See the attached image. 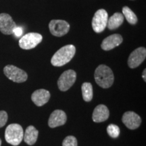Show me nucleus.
<instances>
[{"label": "nucleus", "instance_id": "f257e3e1", "mask_svg": "<svg viewBox=\"0 0 146 146\" xmlns=\"http://www.w3.org/2000/svg\"><path fill=\"white\" fill-rule=\"evenodd\" d=\"M94 77L96 83L104 89L109 88L114 83V76L112 70L104 64L100 65L96 68Z\"/></svg>", "mask_w": 146, "mask_h": 146}, {"label": "nucleus", "instance_id": "f03ea898", "mask_svg": "<svg viewBox=\"0 0 146 146\" xmlns=\"http://www.w3.org/2000/svg\"><path fill=\"white\" fill-rule=\"evenodd\" d=\"M75 53L76 48L74 45H65L55 53L51 59V63L54 66H62L72 59Z\"/></svg>", "mask_w": 146, "mask_h": 146}, {"label": "nucleus", "instance_id": "7ed1b4c3", "mask_svg": "<svg viewBox=\"0 0 146 146\" xmlns=\"http://www.w3.org/2000/svg\"><path fill=\"white\" fill-rule=\"evenodd\" d=\"M24 131L23 127L18 124H11L7 127L5 131V141L11 145L16 146L23 140Z\"/></svg>", "mask_w": 146, "mask_h": 146}, {"label": "nucleus", "instance_id": "20e7f679", "mask_svg": "<svg viewBox=\"0 0 146 146\" xmlns=\"http://www.w3.org/2000/svg\"><path fill=\"white\" fill-rule=\"evenodd\" d=\"M5 75L11 81L16 83H23L27 80V72L13 65H8L3 68Z\"/></svg>", "mask_w": 146, "mask_h": 146}, {"label": "nucleus", "instance_id": "39448f33", "mask_svg": "<svg viewBox=\"0 0 146 146\" xmlns=\"http://www.w3.org/2000/svg\"><path fill=\"white\" fill-rule=\"evenodd\" d=\"M43 36L36 33H29L22 36L19 40V46L23 50H31L41 43Z\"/></svg>", "mask_w": 146, "mask_h": 146}, {"label": "nucleus", "instance_id": "423d86ee", "mask_svg": "<svg viewBox=\"0 0 146 146\" xmlns=\"http://www.w3.org/2000/svg\"><path fill=\"white\" fill-rule=\"evenodd\" d=\"M108 14L104 9H100L95 13L92 20V28L96 33H100L107 27Z\"/></svg>", "mask_w": 146, "mask_h": 146}, {"label": "nucleus", "instance_id": "0eeeda50", "mask_svg": "<svg viewBox=\"0 0 146 146\" xmlns=\"http://www.w3.org/2000/svg\"><path fill=\"white\" fill-rule=\"evenodd\" d=\"M76 79V73L73 70L64 72L58 81V86L60 91H66L74 85Z\"/></svg>", "mask_w": 146, "mask_h": 146}, {"label": "nucleus", "instance_id": "6e6552de", "mask_svg": "<svg viewBox=\"0 0 146 146\" xmlns=\"http://www.w3.org/2000/svg\"><path fill=\"white\" fill-rule=\"evenodd\" d=\"M49 28L53 35L62 36L68 33L70 25L66 21L62 20H52L49 24Z\"/></svg>", "mask_w": 146, "mask_h": 146}, {"label": "nucleus", "instance_id": "1a4fd4ad", "mask_svg": "<svg viewBox=\"0 0 146 146\" xmlns=\"http://www.w3.org/2000/svg\"><path fill=\"white\" fill-rule=\"evenodd\" d=\"M146 57L145 47H138L131 53L128 60V65L131 68H135L144 61Z\"/></svg>", "mask_w": 146, "mask_h": 146}, {"label": "nucleus", "instance_id": "9d476101", "mask_svg": "<svg viewBox=\"0 0 146 146\" xmlns=\"http://www.w3.org/2000/svg\"><path fill=\"white\" fill-rule=\"evenodd\" d=\"M122 121L128 129L135 130L139 127L141 123V118L135 112L128 111L123 114Z\"/></svg>", "mask_w": 146, "mask_h": 146}, {"label": "nucleus", "instance_id": "9b49d317", "mask_svg": "<svg viewBox=\"0 0 146 146\" xmlns=\"http://www.w3.org/2000/svg\"><path fill=\"white\" fill-rule=\"evenodd\" d=\"M16 27V23L9 14L5 13L0 14V31L3 34H12Z\"/></svg>", "mask_w": 146, "mask_h": 146}, {"label": "nucleus", "instance_id": "f8f14e48", "mask_svg": "<svg viewBox=\"0 0 146 146\" xmlns=\"http://www.w3.org/2000/svg\"><path fill=\"white\" fill-rule=\"evenodd\" d=\"M67 120L66 113L61 110H56L51 114L48 120V125L50 128H56L64 125Z\"/></svg>", "mask_w": 146, "mask_h": 146}, {"label": "nucleus", "instance_id": "ddd939ff", "mask_svg": "<svg viewBox=\"0 0 146 146\" xmlns=\"http://www.w3.org/2000/svg\"><path fill=\"white\" fill-rule=\"evenodd\" d=\"M123 39L119 34H114L110 35L102 41L101 47L102 50L109 51L118 47L123 43Z\"/></svg>", "mask_w": 146, "mask_h": 146}, {"label": "nucleus", "instance_id": "4468645a", "mask_svg": "<svg viewBox=\"0 0 146 146\" xmlns=\"http://www.w3.org/2000/svg\"><path fill=\"white\" fill-rule=\"evenodd\" d=\"M50 93L45 89H38L33 93L31 100L36 106H42L50 99Z\"/></svg>", "mask_w": 146, "mask_h": 146}, {"label": "nucleus", "instance_id": "2eb2a0df", "mask_svg": "<svg viewBox=\"0 0 146 146\" xmlns=\"http://www.w3.org/2000/svg\"><path fill=\"white\" fill-rule=\"evenodd\" d=\"M110 111L108 108L104 104L98 105L94 109L92 115V119L95 123H102L108 119Z\"/></svg>", "mask_w": 146, "mask_h": 146}, {"label": "nucleus", "instance_id": "dca6fc26", "mask_svg": "<svg viewBox=\"0 0 146 146\" xmlns=\"http://www.w3.org/2000/svg\"><path fill=\"white\" fill-rule=\"evenodd\" d=\"M39 131L33 126H29L25 131L23 136V139L26 143L29 145H33L36 143L38 138Z\"/></svg>", "mask_w": 146, "mask_h": 146}, {"label": "nucleus", "instance_id": "f3484780", "mask_svg": "<svg viewBox=\"0 0 146 146\" xmlns=\"http://www.w3.org/2000/svg\"><path fill=\"white\" fill-rule=\"evenodd\" d=\"M124 22V16L121 13L116 12L108 20L107 27L110 30H114L119 27Z\"/></svg>", "mask_w": 146, "mask_h": 146}, {"label": "nucleus", "instance_id": "a211bd4d", "mask_svg": "<svg viewBox=\"0 0 146 146\" xmlns=\"http://www.w3.org/2000/svg\"><path fill=\"white\" fill-rule=\"evenodd\" d=\"M81 90L84 101L87 102H91L94 96L92 85L90 83H84L82 85Z\"/></svg>", "mask_w": 146, "mask_h": 146}, {"label": "nucleus", "instance_id": "6ab92c4d", "mask_svg": "<svg viewBox=\"0 0 146 146\" xmlns=\"http://www.w3.org/2000/svg\"><path fill=\"white\" fill-rule=\"evenodd\" d=\"M123 13L124 17L126 18L127 21L129 22V23H130L131 25H135V24L137 23V17L135 14L129 7H123Z\"/></svg>", "mask_w": 146, "mask_h": 146}, {"label": "nucleus", "instance_id": "aec40b11", "mask_svg": "<svg viewBox=\"0 0 146 146\" xmlns=\"http://www.w3.org/2000/svg\"><path fill=\"white\" fill-rule=\"evenodd\" d=\"M107 133L112 138H117L120 133V128L117 125L110 124L107 127Z\"/></svg>", "mask_w": 146, "mask_h": 146}, {"label": "nucleus", "instance_id": "412c9836", "mask_svg": "<svg viewBox=\"0 0 146 146\" xmlns=\"http://www.w3.org/2000/svg\"><path fill=\"white\" fill-rule=\"evenodd\" d=\"M62 146H78L77 139L74 136L66 137L62 142Z\"/></svg>", "mask_w": 146, "mask_h": 146}, {"label": "nucleus", "instance_id": "4be33fe9", "mask_svg": "<svg viewBox=\"0 0 146 146\" xmlns=\"http://www.w3.org/2000/svg\"><path fill=\"white\" fill-rule=\"evenodd\" d=\"M8 121V114L5 111H0V128L3 127Z\"/></svg>", "mask_w": 146, "mask_h": 146}, {"label": "nucleus", "instance_id": "5701e85b", "mask_svg": "<svg viewBox=\"0 0 146 146\" xmlns=\"http://www.w3.org/2000/svg\"><path fill=\"white\" fill-rule=\"evenodd\" d=\"M13 33L16 36H21L23 34V29L21 27H16L15 29H14Z\"/></svg>", "mask_w": 146, "mask_h": 146}, {"label": "nucleus", "instance_id": "b1692460", "mask_svg": "<svg viewBox=\"0 0 146 146\" xmlns=\"http://www.w3.org/2000/svg\"><path fill=\"white\" fill-rule=\"evenodd\" d=\"M146 70L145 69H144L143 72V74H142V77H143V80L145 81V82H146Z\"/></svg>", "mask_w": 146, "mask_h": 146}, {"label": "nucleus", "instance_id": "393cba45", "mask_svg": "<svg viewBox=\"0 0 146 146\" xmlns=\"http://www.w3.org/2000/svg\"><path fill=\"white\" fill-rule=\"evenodd\" d=\"M1 145V139H0V146Z\"/></svg>", "mask_w": 146, "mask_h": 146}]
</instances>
